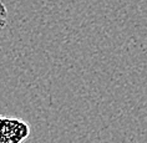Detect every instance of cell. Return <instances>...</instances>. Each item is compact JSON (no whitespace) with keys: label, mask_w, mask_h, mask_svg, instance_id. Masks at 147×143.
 Returning a JSON list of instances; mask_svg holds the SVG:
<instances>
[{"label":"cell","mask_w":147,"mask_h":143,"mask_svg":"<svg viewBox=\"0 0 147 143\" xmlns=\"http://www.w3.org/2000/svg\"><path fill=\"white\" fill-rule=\"evenodd\" d=\"M30 132L28 122L18 117L0 115V143H23Z\"/></svg>","instance_id":"cell-1"},{"label":"cell","mask_w":147,"mask_h":143,"mask_svg":"<svg viewBox=\"0 0 147 143\" xmlns=\"http://www.w3.org/2000/svg\"><path fill=\"white\" fill-rule=\"evenodd\" d=\"M6 24H8V9L3 0H0V31L4 30Z\"/></svg>","instance_id":"cell-2"}]
</instances>
